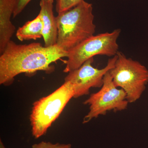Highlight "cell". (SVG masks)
<instances>
[{"label":"cell","mask_w":148,"mask_h":148,"mask_svg":"<svg viewBox=\"0 0 148 148\" xmlns=\"http://www.w3.org/2000/svg\"><path fill=\"white\" fill-rule=\"evenodd\" d=\"M67 55L68 51L57 44L46 47L38 42L19 45L11 40L0 56V84H11L23 73L49 71L51 64Z\"/></svg>","instance_id":"obj_1"},{"label":"cell","mask_w":148,"mask_h":148,"mask_svg":"<svg viewBox=\"0 0 148 148\" xmlns=\"http://www.w3.org/2000/svg\"><path fill=\"white\" fill-rule=\"evenodd\" d=\"M56 17L58 26L56 44L66 51L95 34L96 26L92 5L84 0L73 8L58 14Z\"/></svg>","instance_id":"obj_2"},{"label":"cell","mask_w":148,"mask_h":148,"mask_svg":"<svg viewBox=\"0 0 148 148\" xmlns=\"http://www.w3.org/2000/svg\"><path fill=\"white\" fill-rule=\"evenodd\" d=\"M74 95V88L71 84L64 82L50 95L34 103L30 121L32 135L36 139L46 133Z\"/></svg>","instance_id":"obj_3"},{"label":"cell","mask_w":148,"mask_h":148,"mask_svg":"<svg viewBox=\"0 0 148 148\" xmlns=\"http://www.w3.org/2000/svg\"><path fill=\"white\" fill-rule=\"evenodd\" d=\"M114 66L109 73L116 87L124 90L128 103L139 100L148 83V70L132 58L119 51Z\"/></svg>","instance_id":"obj_4"},{"label":"cell","mask_w":148,"mask_h":148,"mask_svg":"<svg viewBox=\"0 0 148 148\" xmlns=\"http://www.w3.org/2000/svg\"><path fill=\"white\" fill-rule=\"evenodd\" d=\"M121 32L116 29L112 32L93 35L68 51L64 73L79 69L86 61L97 55L114 56L119 51L117 40Z\"/></svg>","instance_id":"obj_5"},{"label":"cell","mask_w":148,"mask_h":148,"mask_svg":"<svg viewBox=\"0 0 148 148\" xmlns=\"http://www.w3.org/2000/svg\"><path fill=\"white\" fill-rule=\"evenodd\" d=\"M128 103L124 90L115 86L109 71L103 78L101 89L91 94L84 102V105L89 106V111L84 118L83 123H87L99 116L106 115L109 111L124 110Z\"/></svg>","instance_id":"obj_6"},{"label":"cell","mask_w":148,"mask_h":148,"mask_svg":"<svg viewBox=\"0 0 148 148\" xmlns=\"http://www.w3.org/2000/svg\"><path fill=\"white\" fill-rule=\"evenodd\" d=\"M117 56L109 59L106 67L102 69L92 66L93 58L88 59L79 69L68 73L64 82L71 84L74 88V98L88 95L91 88H101L103 84L105 75L114 66Z\"/></svg>","instance_id":"obj_7"},{"label":"cell","mask_w":148,"mask_h":148,"mask_svg":"<svg viewBox=\"0 0 148 148\" xmlns=\"http://www.w3.org/2000/svg\"><path fill=\"white\" fill-rule=\"evenodd\" d=\"M53 0H40L39 15L43 24L42 37L46 47L57 44L58 26L56 17L53 13Z\"/></svg>","instance_id":"obj_8"},{"label":"cell","mask_w":148,"mask_h":148,"mask_svg":"<svg viewBox=\"0 0 148 148\" xmlns=\"http://www.w3.org/2000/svg\"><path fill=\"white\" fill-rule=\"evenodd\" d=\"M19 0H0V53L3 52L11 40L16 28L11 21V17Z\"/></svg>","instance_id":"obj_9"},{"label":"cell","mask_w":148,"mask_h":148,"mask_svg":"<svg viewBox=\"0 0 148 148\" xmlns=\"http://www.w3.org/2000/svg\"><path fill=\"white\" fill-rule=\"evenodd\" d=\"M43 24L41 18L38 15L32 21H28L16 31V37L20 41L37 40L42 37Z\"/></svg>","instance_id":"obj_10"},{"label":"cell","mask_w":148,"mask_h":148,"mask_svg":"<svg viewBox=\"0 0 148 148\" xmlns=\"http://www.w3.org/2000/svg\"><path fill=\"white\" fill-rule=\"evenodd\" d=\"M83 0H56V10L59 14L73 8Z\"/></svg>","instance_id":"obj_11"},{"label":"cell","mask_w":148,"mask_h":148,"mask_svg":"<svg viewBox=\"0 0 148 148\" xmlns=\"http://www.w3.org/2000/svg\"><path fill=\"white\" fill-rule=\"evenodd\" d=\"M71 145L70 144H61L59 143L53 144L49 142H40L33 145L32 148H71Z\"/></svg>","instance_id":"obj_12"},{"label":"cell","mask_w":148,"mask_h":148,"mask_svg":"<svg viewBox=\"0 0 148 148\" xmlns=\"http://www.w3.org/2000/svg\"><path fill=\"white\" fill-rule=\"evenodd\" d=\"M31 1L32 0H19L17 6L13 13V18H15L20 14Z\"/></svg>","instance_id":"obj_13"},{"label":"cell","mask_w":148,"mask_h":148,"mask_svg":"<svg viewBox=\"0 0 148 148\" xmlns=\"http://www.w3.org/2000/svg\"><path fill=\"white\" fill-rule=\"evenodd\" d=\"M0 148H6L1 140H0Z\"/></svg>","instance_id":"obj_14"}]
</instances>
